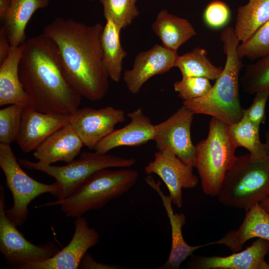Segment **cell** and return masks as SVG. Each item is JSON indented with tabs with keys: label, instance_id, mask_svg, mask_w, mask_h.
<instances>
[{
	"label": "cell",
	"instance_id": "obj_1",
	"mask_svg": "<svg viewBox=\"0 0 269 269\" xmlns=\"http://www.w3.org/2000/svg\"><path fill=\"white\" fill-rule=\"evenodd\" d=\"M103 28L100 23L89 25L58 17L42 32L56 43L69 83L82 97L93 102L102 99L109 87L102 59Z\"/></svg>",
	"mask_w": 269,
	"mask_h": 269
},
{
	"label": "cell",
	"instance_id": "obj_2",
	"mask_svg": "<svg viewBox=\"0 0 269 269\" xmlns=\"http://www.w3.org/2000/svg\"><path fill=\"white\" fill-rule=\"evenodd\" d=\"M23 44L19 75L31 108L50 114L74 113L82 97L67 80L55 42L42 33L27 39Z\"/></svg>",
	"mask_w": 269,
	"mask_h": 269
},
{
	"label": "cell",
	"instance_id": "obj_3",
	"mask_svg": "<svg viewBox=\"0 0 269 269\" xmlns=\"http://www.w3.org/2000/svg\"><path fill=\"white\" fill-rule=\"evenodd\" d=\"M226 61L223 71L205 96L183 101L194 114H203L219 119L228 125L243 117L240 95V75L243 63L237 52L240 42L234 27L228 26L220 35Z\"/></svg>",
	"mask_w": 269,
	"mask_h": 269
},
{
	"label": "cell",
	"instance_id": "obj_4",
	"mask_svg": "<svg viewBox=\"0 0 269 269\" xmlns=\"http://www.w3.org/2000/svg\"><path fill=\"white\" fill-rule=\"evenodd\" d=\"M269 196V153L261 158L237 156L217 196L227 207L247 211Z\"/></svg>",
	"mask_w": 269,
	"mask_h": 269
},
{
	"label": "cell",
	"instance_id": "obj_5",
	"mask_svg": "<svg viewBox=\"0 0 269 269\" xmlns=\"http://www.w3.org/2000/svg\"><path fill=\"white\" fill-rule=\"evenodd\" d=\"M138 176L136 170L102 169L88 177L69 197L39 207L60 205L67 217L82 216L88 211L103 208L111 200L128 192Z\"/></svg>",
	"mask_w": 269,
	"mask_h": 269
},
{
	"label": "cell",
	"instance_id": "obj_6",
	"mask_svg": "<svg viewBox=\"0 0 269 269\" xmlns=\"http://www.w3.org/2000/svg\"><path fill=\"white\" fill-rule=\"evenodd\" d=\"M237 147L228 124L212 117L207 137L196 145L194 163L205 195L217 197L226 172L237 159Z\"/></svg>",
	"mask_w": 269,
	"mask_h": 269
},
{
	"label": "cell",
	"instance_id": "obj_7",
	"mask_svg": "<svg viewBox=\"0 0 269 269\" xmlns=\"http://www.w3.org/2000/svg\"><path fill=\"white\" fill-rule=\"evenodd\" d=\"M17 160L26 169L39 170L54 178L59 187L55 197L58 200L70 196L88 177L100 169L130 167L136 163L134 158H124L96 151H84L78 159L62 166L42 165L25 159Z\"/></svg>",
	"mask_w": 269,
	"mask_h": 269
},
{
	"label": "cell",
	"instance_id": "obj_8",
	"mask_svg": "<svg viewBox=\"0 0 269 269\" xmlns=\"http://www.w3.org/2000/svg\"><path fill=\"white\" fill-rule=\"evenodd\" d=\"M0 166L3 171L7 188L13 197V205L5 213L16 226L26 221L29 203L40 195L49 193L56 197L59 190L56 182L52 184L40 182L29 176L22 169L10 144L0 143Z\"/></svg>",
	"mask_w": 269,
	"mask_h": 269
},
{
	"label": "cell",
	"instance_id": "obj_9",
	"mask_svg": "<svg viewBox=\"0 0 269 269\" xmlns=\"http://www.w3.org/2000/svg\"><path fill=\"white\" fill-rule=\"evenodd\" d=\"M3 186L0 191V251L6 263L20 269L24 265L46 261L54 256L59 248L53 242L35 245L28 241L7 216Z\"/></svg>",
	"mask_w": 269,
	"mask_h": 269
},
{
	"label": "cell",
	"instance_id": "obj_10",
	"mask_svg": "<svg viewBox=\"0 0 269 269\" xmlns=\"http://www.w3.org/2000/svg\"><path fill=\"white\" fill-rule=\"evenodd\" d=\"M194 115L183 105L166 120L155 125L153 139L158 151L169 150L193 167L196 145L192 141L191 127Z\"/></svg>",
	"mask_w": 269,
	"mask_h": 269
},
{
	"label": "cell",
	"instance_id": "obj_11",
	"mask_svg": "<svg viewBox=\"0 0 269 269\" xmlns=\"http://www.w3.org/2000/svg\"><path fill=\"white\" fill-rule=\"evenodd\" d=\"M193 168L173 152L158 150L144 170L147 174L154 173L161 178L168 189L172 204L180 208L183 205L182 189L194 188L199 181Z\"/></svg>",
	"mask_w": 269,
	"mask_h": 269
},
{
	"label": "cell",
	"instance_id": "obj_12",
	"mask_svg": "<svg viewBox=\"0 0 269 269\" xmlns=\"http://www.w3.org/2000/svg\"><path fill=\"white\" fill-rule=\"evenodd\" d=\"M126 120L123 110L112 106L99 109L84 107L71 114L70 124L84 146L94 149L102 139L114 130L116 125Z\"/></svg>",
	"mask_w": 269,
	"mask_h": 269
},
{
	"label": "cell",
	"instance_id": "obj_13",
	"mask_svg": "<svg viewBox=\"0 0 269 269\" xmlns=\"http://www.w3.org/2000/svg\"><path fill=\"white\" fill-rule=\"evenodd\" d=\"M75 231L68 244L49 259L28 264L20 269H76L91 247L98 242L99 236L96 229L90 228L86 219L78 217L74 222Z\"/></svg>",
	"mask_w": 269,
	"mask_h": 269
},
{
	"label": "cell",
	"instance_id": "obj_14",
	"mask_svg": "<svg viewBox=\"0 0 269 269\" xmlns=\"http://www.w3.org/2000/svg\"><path fill=\"white\" fill-rule=\"evenodd\" d=\"M178 56L177 51L158 44L138 53L132 68L125 71L123 74V80L128 90L134 94L139 93L152 77L165 73L174 67Z\"/></svg>",
	"mask_w": 269,
	"mask_h": 269
},
{
	"label": "cell",
	"instance_id": "obj_15",
	"mask_svg": "<svg viewBox=\"0 0 269 269\" xmlns=\"http://www.w3.org/2000/svg\"><path fill=\"white\" fill-rule=\"evenodd\" d=\"M269 241L258 238L243 251L225 257L191 255L188 267L192 269H269L265 260Z\"/></svg>",
	"mask_w": 269,
	"mask_h": 269
},
{
	"label": "cell",
	"instance_id": "obj_16",
	"mask_svg": "<svg viewBox=\"0 0 269 269\" xmlns=\"http://www.w3.org/2000/svg\"><path fill=\"white\" fill-rule=\"evenodd\" d=\"M71 116V114H50L24 108L17 145L24 152L34 151L53 133L70 124Z\"/></svg>",
	"mask_w": 269,
	"mask_h": 269
},
{
	"label": "cell",
	"instance_id": "obj_17",
	"mask_svg": "<svg viewBox=\"0 0 269 269\" xmlns=\"http://www.w3.org/2000/svg\"><path fill=\"white\" fill-rule=\"evenodd\" d=\"M145 180L147 184L160 196L171 226V246L170 254L166 262L157 268L178 269L181 264L195 251L214 244V242L196 246L189 245L185 242L182 233L183 227L186 222L185 214L174 212L171 198L169 196L165 195L161 190L160 181L156 182L150 175L148 176Z\"/></svg>",
	"mask_w": 269,
	"mask_h": 269
},
{
	"label": "cell",
	"instance_id": "obj_18",
	"mask_svg": "<svg viewBox=\"0 0 269 269\" xmlns=\"http://www.w3.org/2000/svg\"><path fill=\"white\" fill-rule=\"evenodd\" d=\"M131 119L124 127L114 130L102 139L94 148L100 153H107L115 148L123 146H137L153 140L155 125L144 115L142 109L138 108L128 114Z\"/></svg>",
	"mask_w": 269,
	"mask_h": 269
},
{
	"label": "cell",
	"instance_id": "obj_19",
	"mask_svg": "<svg viewBox=\"0 0 269 269\" xmlns=\"http://www.w3.org/2000/svg\"><path fill=\"white\" fill-rule=\"evenodd\" d=\"M83 146L82 140L69 124L47 137L34 151L33 156L42 165L57 161L69 163L81 153Z\"/></svg>",
	"mask_w": 269,
	"mask_h": 269
},
{
	"label": "cell",
	"instance_id": "obj_20",
	"mask_svg": "<svg viewBox=\"0 0 269 269\" xmlns=\"http://www.w3.org/2000/svg\"><path fill=\"white\" fill-rule=\"evenodd\" d=\"M24 48L11 46L7 58L0 66V106L17 105L31 107L30 99L24 90L19 75V65Z\"/></svg>",
	"mask_w": 269,
	"mask_h": 269
},
{
	"label": "cell",
	"instance_id": "obj_21",
	"mask_svg": "<svg viewBox=\"0 0 269 269\" xmlns=\"http://www.w3.org/2000/svg\"><path fill=\"white\" fill-rule=\"evenodd\" d=\"M237 230L226 233L215 244L223 245L235 252L242 250L245 244L253 238L269 241V213L257 204L248 211Z\"/></svg>",
	"mask_w": 269,
	"mask_h": 269
},
{
	"label": "cell",
	"instance_id": "obj_22",
	"mask_svg": "<svg viewBox=\"0 0 269 269\" xmlns=\"http://www.w3.org/2000/svg\"><path fill=\"white\" fill-rule=\"evenodd\" d=\"M151 28L163 46L177 52L183 44L197 34L187 19L172 14L164 9L158 12Z\"/></svg>",
	"mask_w": 269,
	"mask_h": 269
},
{
	"label": "cell",
	"instance_id": "obj_23",
	"mask_svg": "<svg viewBox=\"0 0 269 269\" xmlns=\"http://www.w3.org/2000/svg\"><path fill=\"white\" fill-rule=\"evenodd\" d=\"M49 0H12L3 25L11 46H18L26 39L25 29L34 12L46 7Z\"/></svg>",
	"mask_w": 269,
	"mask_h": 269
},
{
	"label": "cell",
	"instance_id": "obj_24",
	"mask_svg": "<svg viewBox=\"0 0 269 269\" xmlns=\"http://www.w3.org/2000/svg\"><path fill=\"white\" fill-rule=\"evenodd\" d=\"M121 30L112 20L107 19L101 37L103 64L109 78L115 82L121 79L123 61L128 54L121 43Z\"/></svg>",
	"mask_w": 269,
	"mask_h": 269
},
{
	"label": "cell",
	"instance_id": "obj_25",
	"mask_svg": "<svg viewBox=\"0 0 269 269\" xmlns=\"http://www.w3.org/2000/svg\"><path fill=\"white\" fill-rule=\"evenodd\" d=\"M269 20V0H249L237 10L235 33L240 42L251 37Z\"/></svg>",
	"mask_w": 269,
	"mask_h": 269
},
{
	"label": "cell",
	"instance_id": "obj_26",
	"mask_svg": "<svg viewBox=\"0 0 269 269\" xmlns=\"http://www.w3.org/2000/svg\"><path fill=\"white\" fill-rule=\"evenodd\" d=\"M207 51L201 47L178 55L174 67L180 71L182 77H200L210 80H216L223 71V68L214 65L207 57Z\"/></svg>",
	"mask_w": 269,
	"mask_h": 269
},
{
	"label": "cell",
	"instance_id": "obj_27",
	"mask_svg": "<svg viewBox=\"0 0 269 269\" xmlns=\"http://www.w3.org/2000/svg\"><path fill=\"white\" fill-rule=\"evenodd\" d=\"M230 134L237 147H243L253 157L261 158L268 153L260 137V126L245 117L238 122L228 125Z\"/></svg>",
	"mask_w": 269,
	"mask_h": 269
},
{
	"label": "cell",
	"instance_id": "obj_28",
	"mask_svg": "<svg viewBox=\"0 0 269 269\" xmlns=\"http://www.w3.org/2000/svg\"><path fill=\"white\" fill-rule=\"evenodd\" d=\"M240 84L243 91L249 94L269 90V54L246 66Z\"/></svg>",
	"mask_w": 269,
	"mask_h": 269
},
{
	"label": "cell",
	"instance_id": "obj_29",
	"mask_svg": "<svg viewBox=\"0 0 269 269\" xmlns=\"http://www.w3.org/2000/svg\"><path fill=\"white\" fill-rule=\"evenodd\" d=\"M106 20H112L121 29L129 26L139 15L137 0H99Z\"/></svg>",
	"mask_w": 269,
	"mask_h": 269
},
{
	"label": "cell",
	"instance_id": "obj_30",
	"mask_svg": "<svg viewBox=\"0 0 269 269\" xmlns=\"http://www.w3.org/2000/svg\"><path fill=\"white\" fill-rule=\"evenodd\" d=\"M24 108L10 105L0 110V143L10 144L17 140Z\"/></svg>",
	"mask_w": 269,
	"mask_h": 269
},
{
	"label": "cell",
	"instance_id": "obj_31",
	"mask_svg": "<svg viewBox=\"0 0 269 269\" xmlns=\"http://www.w3.org/2000/svg\"><path fill=\"white\" fill-rule=\"evenodd\" d=\"M237 52L241 58L255 60L269 54V20L248 40L240 42Z\"/></svg>",
	"mask_w": 269,
	"mask_h": 269
},
{
	"label": "cell",
	"instance_id": "obj_32",
	"mask_svg": "<svg viewBox=\"0 0 269 269\" xmlns=\"http://www.w3.org/2000/svg\"><path fill=\"white\" fill-rule=\"evenodd\" d=\"M212 86L209 79L200 77H182L174 83V89L183 101L205 96Z\"/></svg>",
	"mask_w": 269,
	"mask_h": 269
},
{
	"label": "cell",
	"instance_id": "obj_33",
	"mask_svg": "<svg viewBox=\"0 0 269 269\" xmlns=\"http://www.w3.org/2000/svg\"><path fill=\"white\" fill-rule=\"evenodd\" d=\"M231 17V10L224 1L215 0L205 7L203 19L205 25L212 29L222 28L228 25Z\"/></svg>",
	"mask_w": 269,
	"mask_h": 269
},
{
	"label": "cell",
	"instance_id": "obj_34",
	"mask_svg": "<svg viewBox=\"0 0 269 269\" xmlns=\"http://www.w3.org/2000/svg\"><path fill=\"white\" fill-rule=\"evenodd\" d=\"M269 97V90H263L255 93L252 105L243 109V117L260 126L266 120V107Z\"/></svg>",
	"mask_w": 269,
	"mask_h": 269
},
{
	"label": "cell",
	"instance_id": "obj_35",
	"mask_svg": "<svg viewBox=\"0 0 269 269\" xmlns=\"http://www.w3.org/2000/svg\"><path fill=\"white\" fill-rule=\"evenodd\" d=\"M118 268L111 265L96 262L93 256L86 253L82 258L78 269H115Z\"/></svg>",
	"mask_w": 269,
	"mask_h": 269
},
{
	"label": "cell",
	"instance_id": "obj_36",
	"mask_svg": "<svg viewBox=\"0 0 269 269\" xmlns=\"http://www.w3.org/2000/svg\"><path fill=\"white\" fill-rule=\"evenodd\" d=\"M10 44L8 37L3 24L0 28V63L1 64L7 57Z\"/></svg>",
	"mask_w": 269,
	"mask_h": 269
},
{
	"label": "cell",
	"instance_id": "obj_37",
	"mask_svg": "<svg viewBox=\"0 0 269 269\" xmlns=\"http://www.w3.org/2000/svg\"><path fill=\"white\" fill-rule=\"evenodd\" d=\"M12 0H0V20L3 22L5 16L10 7Z\"/></svg>",
	"mask_w": 269,
	"mask_h": 269
},
{
	"label": "cell",
	"instance_id": "obj_38",
	"mask_svg": "<svg viewBox=\"0 0 269 269\" xmlns=\"http://www.w3.org/2000/svg\"><path fill=\"white\" fill-rule=\"evenodd\" d=\"M259 204L266 211L269 213V196L261 202Z\"/></svg>",
	"mask_w": 269,
	"mask_h": 269
},
{
	"label": "cell",
	"instance_id": "obj_39",
	"mask_svg": "<svg viewBox=\"0 0 269 269\" xmlns=\"http://www.w3.org/2000/svg\"><path fill=\"white\" fill-rule=\"evenodd\" d=\"M265 136L266 140L264 143L266 146L268 152L269 153V130L266 132Z\"/></svg>",
	"mask_w": 269,
	"mask_h": 269
},
{
	"label": "cell",
	"instance_id": "obj_40",
	"mask_svg": "<svg viewBox=\"0 0 269 269\" xmlns=\"http://www.w3.org/2000/svg\"><path fill=\"white\" fill-rule=\"evenodd\" d=\"M87 0L92 1L98 0Z\"/></svg>",
	"mask_w": 269,
	"mask_h": 269
}]
</instances>
